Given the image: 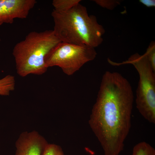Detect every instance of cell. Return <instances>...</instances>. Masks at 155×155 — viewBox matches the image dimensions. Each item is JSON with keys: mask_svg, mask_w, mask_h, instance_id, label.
Listing matches in <instances>:
<instances>
[{"mask_svg": "<svg viewBox=\"0 0 155 155\" xmlns=\"http://www.w3.org/2000/svg\"><path fill=\"white\" fill-rule=\"evenodd\" d=\"M133 100L128 81L118 72L106 71L89 121L105 155H119L123 150L131 127Z\"/></svg>", "mask_w": 155, "mask_h": 155, "instance_id": "obj_1", "label": "cell"}, {"mask_svg": "<svg viewBox=\"0 0 155 155\" xmlns=\"http://www.w3.org/2000/svg\"><path fill=\"white\" fill-rule=\"evenodd\" d=\"M51 16L53 30L61 42L94 48L102 43L104 28L96 17L89 15L86 7L80 3L66 11L54 9Z\"/></svg>", "mask_w": 155, "mask_h": 155, "instance_id": "obj_2", "label": "cell"}, {"mask_svg": "<svg viewBox=\"0 0 155 155\" xmlns=\"http://www.w3.org/2000/svg\"><path fill=\"white\" fill-rule=\"evenodd\" d=\"M61 41L53 30L32 31L17 43L13 50L17 73L24 77L30 74L41 75L47 68L44 58L47 53Z\"/></svg>", "mask_w": 155, "mask_h": 155, "instance_id": "obj_3", "label": "cell"}, {"mask_svg": "<svg viewBox=\"0 0 155 155\" xmlns=\"http://www.w3.org/2000/svg\"><path fill=\"white\" fill-rule=\"evenodd\" d=\"M132 65L137 71L139 80L136 91V107L143 117L155 123V72L144 54L136 53L120 64Z\"/></svg>", "mask_w": 155, "mask_h": 155, "instance_id": "obj_4", "label": "cell"}, {"mask_svg": "<svg viewBox=\"0 0 155 155\" xmlns=\"http://www.w3.org/2000/svg\"><path fill=\"white\" fill-rule=\"evenodd\" d=\"M97 53L95 48L61 42L47 53L45 66H57L68 75L73 74L85 64L94 60Z\"/></svg>", "mask_w": 155, "mask_h": 155, "instance_id": "obj_5", "label": "cell"}, {"mask_svg": "<svg viewBox=\"0 0 155 155\" xmlns=\"http://www.w3.org/2000/svg\"><path fill=\"white\" fill-rule=\"evenodd\" d=\"M35 0H0V26L24 19L36 3Z\"/></svg>", "mask_w": 155, "mask_h": 155, "instance_id": "obj_6", "label": "cell"}, {"mask_svg": "<svg viewBox=\"0 0 155 155\" xmlns=\"http://www.w3.org/2000/svg\"><path fill=\"white\" fill-rule=\"evenodd\" d=\"M46 145L44 140L36 132L24 134L18 142L15 155H42Z\"/></svg>", "mask_w": 155, "mask_h": 155, "instance_id": "obj_7", "label": "cell"}, {"mask_svg": "<svg viewBox=\"0 0 155 155\" xmlns=\"http://www.w3.org/2000/svg\"><path fill=\"white\" fill-rule=\"evenodd\" d=\"M15 80L14 76L8 75L0 80V95H9L15 89Z\"/></svg>", "mask_w": 155, "mask_h": 155, "instance_id": "obj_8", "label": "cell"}, {"mask_svg": "<svg viewBox=\"0 0 155 155\" xmlns=\"http://www.w3.org/2000/svg\"><path fill=\"white\" fill-rule=\"evenodd\" d=\"M81 1V0H53L52 4L55 10L66 11L80 3Z\"/></svg>", "mask_w": 155, "mask_h": 155, "instance_id": "obj_9", "label": "cell"}, {"mask_svg": "<svg viewBox=\"0 0 155 155\" xmlns=\"http://www.w3.org/2000/svg\"><path fill=\"white\" fill-rule=\"evenodd\" d=\"M132 155H155V150L148 143L142 142L134 146Z\"/></svg>", "mask_w": 155, "mask_h": 155, "instance_id": "obj_10", "label": "cell"}, {"mask_svg": "<svg viewBox=\"0 0 155 155\" xmlns=\"http://www.w3.org/2000/svg\"><path fill=\"white\" fill-rule=\"evenodd\" d=\"M146 55L154 71L155 72V42L152 41L144 53Z\"/></svg>", "mask_w": 155, "mask_h": 155, "instance_id": "obj_11", "label": "cell"}, {"mask_svg": "<svg viewBox=\"0 0 155 155\" xmlns=\"http://www.w3.org/2000/svg\"><path fill=\"white\" fill-rule=\"evenodd\" d=\"M93 1L102 7L112 10L120 3L121 1L115 0H94Z\"/></svg>", "mask_w": 155, "mask_h": 155, "instance_id": "obj_12", "label": "cell"}, {"mask_svg": "<svg viewBox=\"0 0 155 155\" xmlns=\"http://www.w3.org/2000/svg\"><path fill=\"white\" fill-rule=\"evenodd\" d=\"M42 155H63L61 150L55 144H47Z\"/></svg>", "mask_w": 155, "mask_h": 155, "instance_id": "obj_13", "label": "cell"}, {"mask_svg": "<svg viewBox=\"0 0 155 155\" xmlns=\"http://www.w3.org/2000/svg\"><path fill=\"white\" fill-rule=\"evenodd\" d=\"M140 2L148 7H154L155 1L154 0H140Z\"/></svg>", "mask_w": 155, "mask_h": 155, "instance_id": "obj_14", "label": "cell"}]
</instances>
